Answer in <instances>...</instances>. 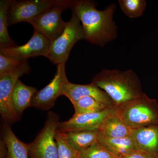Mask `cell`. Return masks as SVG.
<instances>
[{
    "label": "cell",
    "instance_id": "cell-6",
    "mask_svg": "<svg viewBox=\"0 0 158 158\" xmlns=\"http://www.w3.org/2000/svg\"><path fill=\"white\" fill-rule=\"evenodd\" d=\"M58 114L49 112L44 126L34 141L30 143L31 158H58L55 137L60 122Z\"/></svg>",
    "mask_w": 158,
    "mask_h": 158
},
{
    "label": "cell",
    "instance_id": "cell-15",
    "mask_svg": "<svg viewBox=\"0 0 158 158\" xmlns=\"http://www.w3.org/2000/svg\"><path fill=\"white\" fill-rule=\"evenodd\" d=\"M3 136L6 146V158H28L30 143L21 141L7 123L3 126Z\"/></svg>",
    "mask_w": 158,
    "mask_h": 158
},
{
    "label": "cell",
    "instance_id": "cell-16",
    "mask_svg": "<svg viewBox=\"0 0 158 158\" xmlns=\"http://www.w3.org/2000/svg\"><path fill=\"white\" fill-rule=\"evenodd\" d=\"M115 113L104 120L99 129L100 133L106 138H120L131 136L132 129L129 127Z\"/></svg>",
    "mask_w": 158,
    "mask_h": 158
},
{
    "label": "cell",
    "instance_id": "cell-9",
    "mask_svg": "<svg viewBox=\"0 0 158 158\" xmlns=\"http://www.w3.org/2000/svg\"><path fill=\"white\" fill-rule=\"evenodd\" d=\"M56 2V0H11L9 10V26L20 22L28 23Z\"/></svg>",
    "mask_w": 158,
    "mask_h": 158
},
{
    "label": "cell",
    "instance_id": "cell-12",
    "mask_svg": "<svg viewBox=\"0 0 158 158\" xmlns=\"http://www.w3.org/2000/svg\"><path fill=\"white\" fill-rule=\"evenodd\" d=\"M62 95L66 96L72 104L85 97H91L109 106H115L107 94L94 84L78 85L66 82L63 87Z\"/></svg>",
    "mask_w": 158,
    "mask_h": 158
},
{
    "label": "cell",
    "instance_id": "cell-8",
    "mask_svg": "<svg viewBox=\"0 0 158 158\" xmlns=\"http://www.w3.org/2000/svg\"><path fill=\"white\" fill-rule=\"evenodd\" d=\"M65 63L57 65L53 78L44 88L34 94L31 106L42 110H48L55 105L57 98L62 95L63 87L68 81L65 72Z\"/></svg>",
    "mask_w": 158,
    "mask_h": 158
},
{
    "label": "cell",
    "instance_id": "cell-19",
    "mask_svg": "<svg viewBox=\"0 0 158 158\" xmlns=\"http://www.w3.org/2000/svg\"><path fill=\"white\" fill-rule=\"evenodd\" d=\"M11 0L0 1V48H9L18 46L8 32L9 10Z\"/></svg>",
    "mask_w": 158,
    "mask_h": 158
},
{
    "label": "cell",
    "instance_id": "cell-1",
    "mask_svg": "<svg viewBox=\"0 0 158 158\" xmlns=\"http://www.w3.org/2000/svg\"><path fill=\"white\" fill-rule=\"evenodd\" d=\"M96 7L95 2L89 0H72L70 9L81 21L85 40L103 47L117 37V27L113 19L116 6L112 4L103 10Z\"/></svg>",
    "mask_w": 158,
    "mask_h": 158
},
{
    "label": "cell",
    "instance_id": "cell-5",
    "mask_svg": "<svg viewBox=\"0 0 158 158\" xmlns=\"http://www.w3.org/2000/svg\"><path fill=\"white\" fill-rule=\"evenodd\" d=\"M72 0H56L53 6L29 22L37 31L51 42L62 34L66 22L62 18V11L70 9Z\"/></svg>",
    "mask_w": 158,
    "mask_h": 158
},
{
    "label": "cell",
    "instance_id": "cell-22",
    "mask_svg": "<svg viewBox=\"0 0 158 158\" xmlns=\"http://www.w3.org/2000/svg\"><path fill=\"white\" fill-rule=\"evenodd\" d=\"M55 139L58 147V158H81L80 152L70 146L63 133L57 130Z\"/></svg>",
    "mask_w": 158,
    "mask_h": 158
},
{
    "label": "cell",
    "instance_id": "cell-10",
    "mask_svg": "<svg viewBox=\"0 0 158 158\" xmlns=\"http://www.w3.org/2000/svg\"><path fill=\"white\" fill-rule=\"evenodd\" d=\"M116 111L114 106L98 113L73 115L69 120L59 123L57 130L63 133L98 130L106 118Z\"/></svg>",
    "mask_w": 158,
    "mask_h": 158
},
{
    "label": "cell",
    "instance_id": "cell-18",
    "mask_svg": "<svg viewBox=\"0 0 158 158\" xmlns=\"http://www.w3.org/2000/svg\"><path fill=\"white\" fill-rule=\"evenodd\" d=\"M62 133L68 144L81 152L98 141L99 131L98 130Z\"/></svg>",
    "mask_w": 158,
    "mask_h": 158
},
{
    "label": "cell",
    "instance_id": "cell-17",
    "mask_svg": "<svg viewBox=\"0 0 158 158\" xmlns=\"http://www.w3.org/2000/svg\"><path fill=\"white\" fill-rule=\"evenodd\" d=\"M38 91L36 88L25 85L19 79L15 86L12 101L15 112L20 116L24 111L31 106L32 99Z\"/></svg>",
    "mask_w": 158,
    "mask_h": 158
},
{
    "label": "cell",
    "instance_id": "cell-20",
    "mask_svg": "<svg viewBox=\"0 0 158 158\" xmlns=\"http://www.w3.org/2000/svg\"><path fill=\"white\" fill-rule=\"evenodd\" d=\"M72 104L74 109V115L98 113L111 107L98 101L91 97L82 98Z\"/></svg>",
    "mask_w": 158,
    "mask_h": 158
},
{
    "label": "cell",
    "instance_id": "cell-11",
    "mask_svg": "<svg viewBox=\"0 0 158 158\" xmlns=\"http://www.w3.org/2000/svg\"><path fill=\"white\" fill-rule=\"evenodd\" d=\"M51 43L44 36L34 30L33 36L25 44L9 48H0V52L19 60L27 61L32 57H47Z\"/></svg>",
    "mask_w": 158,
    "mask_h": 158
},
{
    "label": "cell",
    "instance_id": "cell-14",
    "mask_svg": "<svg viewBox=\"0 0 158 158\" xmlns=\"http://www.w3.org/2000/svg\"><path fill=\"white\" fill-rule=\"evenodd\" d=\"M98 141L102 146L117 158H123L133 152L138 150L131 136L125 138H106L99 132Z\"/></svg>",
    "mask_w": 158,
    "mask_h": 158
},
{
    "label": "cell",
    "instance_id": "cell-2",
    "mask_svg": "<svg viewBox=\"0 0 158 158\" xmlns=\"http://www.w3.org/2000/svg\"><path fill=\"white\" fill-rule=\"evenodd\" d=\"M91 83L107 94L116 106L138 98L143 93L140 79L131 69H103Z\"/></svg>",
    "mask_w": 158,
    "mask_h": 158
},
{
    "label": "cell",
    "instance_id": "cell-13",
    "mask_svg": "<svg viewBox=\"0 0 158 158\" xmlns=\"http://www.w3.org/2000/svg\"><path fill=\"white\" fill-rule=\"evenodd\" d=\"M131 137L138 151L158 156V124L132 129Z\"/></svg>",
    "mask_w": 158,
    "mask_h": 158
},
{
    "label": "cell",
    "instance_id": "cell-4",
    "mask_svg": "<svg viewBox=\"0 0 158 158\" xmlns=\"http://www.w3.org/2000/svg\"><path fill=\"white\" fill-rule=\"evenodd\" d=\"M85 34L78 17L72 11V16L66 22L64 31L51 42L46 58L55 65L66 63L72 49L79 40H85Z\"/></svg>",
    "mask_w": 158,
    "mask_h": 158
},
{
    "label": "cell",
    "instance_id": "cell-7",
    "mask_svg": "<svg viewBox=\"0 0 158 158\" xmlns=\"http://www.w3.org/2000/svg\"><path fill=\"white\" fill-rule=\"evenodd\" d=\"M30 71L31 67L26 61L17 70L0 77V113L5 123H12L19 119L12 101L13 90L19 77Z\"/></svg>",
    "mask_w": 158,
    "mask_h": 158
},
{
    "label": "cell",
    "instance_id": "cell-24",
    "mask_svg": "<svg viewBox=\"0 0 158 158\" xmlns=\"http://www.w3.org/2000/svg\"><path fill=\"white\" fill-rule=\"evenodd\" d=\"M26 61L6 56L0 52V77L17 70Z\"/></svg>",
    "mask_w": 158,
    "mask_h": 158
},
{
    "label": "cell",
    "instance_id": "cell-23",
    "mask_svg": "<svg viewBox=\"0 0 158 158\" xmlns=\"http://www.w3.org/2000/svg\"><path fill=\"white\" fill-rule=\"evenodd\" d=\"M80 153L81 158H117L102 146L98 141Z\"/></svg>",
    "mask_w": 158,
    "mask_h": 158
},
{
    "label": "cell",
    "instance_id": "cell-3",
    "mask_svg": "<svg viewBox=\"0 0 158 158\" xmlns=\"http://www.w3.org/2000/svg\"><path fill=\"white\" fill-rule=\"evenodd\" d=\"M116 114L132 129L158 124V104L144 93L138 98L116 106Z\"/></svg>",
    "mask_w": 158,
    "mask_h": 158
},
{
    "label": "cell",
    "instance_id": "cell-25",
    "mask_svg": "<svg viewBox=\"0 0 158 158\" xmlns=\"http://www.w3.org/2000/svg\"><path fill=\"white\" fill-rule=\"evenodd\" d=\"M123 158H158V156L137 150L133 152Z\"/></svg>",
    "mask_w": 158,
    "mask_h": 158
},
{
    "label": "cell",
    "instance_id": "cell-21",
    "mask_svg": "<svg viewBox=\"0 0 158 158\" xmlns=\"http://www.w3.org/2000/svg\"><path fill=\"white\" fill-rule=\"evenodd\" d=\"M118 3L125 15L130 18L141 17L147 5L145 0H119Z\"/></svg>",
    "mask_w": 158,
    "mask_h": 158
}]
</instances>
